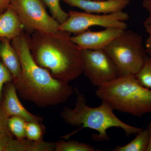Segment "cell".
<instances>
[{
	"mask_svg": "<svg viewBox=\"0 0 151 151\" xmlns=\"http://www.w3.org/2000/svg\"><path fill=\"white\" fill-rule=\"evenodd\" d=\"M49 9L51 16L58 22L60 24H62L69 17L68 12H65L61 7L60 4V0H42Z\"/></svg>",
	"mask_w": 151,
	"mask_h": 151,
	"instance_id": "cell-18",
	"label": "cell"
},
{
	"mask_svg": "<svg viewBox=\"0 0 151 151\" xmlns=\"http://www.w3.org/2000/svg\"><path fill=\"white\" fill-rule=\"evenodd\" d=\"M11 7L18 16L24 29L54 32L60 24L50 15L41 0H12Z\"/></svg>",
	"mask_w": 151,
	"mask_h": 151,
	"instance_id": "cell-7",
	"label": "cell"
},
{
	"mask_svg": "<svg viewBox=\"0 0 151 151\" xmlns=\"http://www.w3.org/2000/svg\"><path fill=\"white\" fill-rule=\"evenodd\" d=\"M95 94L113 111L137 117L151 113V89L142 86L135 76L118 77L97 87Z\"/></svg>",
	"mask_w": 151,
	"mask_h": 151,
	"instance_id": "cell-4",
	"label": "cell"
},
{
	"mask_svg": "<svg viewBox=\"0 0 151 151\" xmlns=\"http://www.w3.org/2000/svg\"><path fill=\"white\" fill-rule=\"evenodd\" d=\"M142 7L148 12L149 16L144 22V26H151V0H143Z\"/></svg>",
	"mask_w": 151,
	"mask_h": 151,
	"instance_id": "cell-22",
	"label": "cell"
},
{
	"mask_svg": "<svg viewBox=\"0 0 151 151\" xmlns=\"http://www.w3.org/2000/svg\"><path fill=\"white\" fill-rule=\"evenodd\" d=\"M150 134L148 129H143L137 134L136 137L127 145L117 146L113 151H147L150 142Z\"/></svg>",
	"mask_w": 151,
	"mask_h": 151,
	"instance_id": "cell-14",
	"label": "cell"
},
{
	"mask_svg": "<svg viewBox=\"0 0 151 151\" xmlns=\"http://www.w3.org/2000/svg\"><path fill=\"white\" fill-rule=\"evenodd\" d=\"M146 32L148 34V37L146 41L145 48L147 53L151 51V26H144Z\"/></svg>",
	"mask_w": 151,
	"mask_h": 151,
	"instance_id": "cell-24",
	"label": "cell"
},
{
	"mask_svg": "<svg viewBox=\"0 0 151 151\" xmlns=\"http://www.w3.org/2000/svg\"><path fill=\"white\" fill-rule=\"evenodd\" d=\"M135 76L142 86L151 89V56H147L141 69Z\"/></svg>",
	"mask_w": 151,
	"mask_h": 151,
	"instance_id": "cell-17",
	"label": "cell"
},
{
	"mask_svg": "<svg viewBox=\"0 0 151 151\" xmlns=\"http://www.w3.org/2000/svg\"><path fill=\"white\" fill-rule=\"evenodd\" d=\"M124 30L113 27L106 28L98 31L88 29L71 36L70 40L81 50L104 49L120 35Z\"/></svg>",
	"mask_w": 151,
	"mask_h": 151,
	"instance_id": "cell-9",
	"label": "cell"
},
{
	"mask_svg": "<svg viewBox=\"0 0 151 151\" xmlns=\"http://www.w3.org/2000/svg\"><path fill=\"white\" fill-rule=\"evenodd\" d=\"M82 50L83 73L98 87L119 77L115 63L104 49Z\"/></svg>",
	"mask_w": 151,
	"mask_h": 151,
	"instance_id": "cell-8",
	"label": "cell"
},
{
	"mask_svg": "<svg viewBox=\"0 0 151 151\" xmlns=\"http://www.w3.org/2000/svg\"><path fill=\"white\" fill-rule=\"evenodd\" d=\"M97 1H105V0H97Z\"/></svg>",
	"mask_w": 151,
	"mask_h": 151,
	"instance_id": "cell-28",
	"label": "cell"
},
{
	"mask_svg": "<svg viewBox=\"0 0 151 151\" xmlns=\"http://www.w3.org/2000/svg\"><path fill=\"white\" fill-rule=\"evenodd\" d=\"M45 129L40 122H27L26 136L27 139L38 141L42 139Z\"/></svg>",
	"mask_w": 151,
	"mask_h": 151,
	"instance_id": "cell-19",
	"label": "cell"
},
{
	"mask_svg": "<svg viewBox=\"0 0 151 151\" xmlns=\"http://www.w3.org/2000/svg\"><path fill=\"white\" fill-rule=\"evenodd\" d=\"M12 134L4 133L0 134V151H6L9 141Z\"/></svg>",
	"mask_w": 151,
	"mask_h": 151,
	"instance_id": "cell-23",
	"label": "cell"
},
{
	"mask_svg": "<svg viewBox=\"0 0 151 151\" xmlns=\"http://www.w3.org/2000/svg\"><path fill=\"white\" fill-rule=\"evenodd\" d=\"M147 129H148L149 132H150V142H149L148 146L147 148V151H151V121L149 124Z\"/></svg>",
	"mask_w": 151,
	"mask_h": 151,
	"instance_id": "cell-26",
	"label": "cell"
},
{
	"mask_svg": "<svg viewBox=\"0 0 151 151\" xmlns=\"http://www.w3.org/2000/svg\"><path fill=\"white\" fill-rule=\"evenodd\" d=\"M55 151H98L93 146L75 140L65 141L60 140L55 143Z\"/></svg>",
	"mask_w": 151,
	"mask_h": 151,
	"instance_id": "cell-15",
	"label": "cell"
},
{
	"mask_svg": "<svg viewBox=\"0 0 151 151\" xmlns=\"http://www.w3.org/2000/svg\"><path fill=\"white\" fill-rule=\"evenodd\" d=\"M13 80L12 75L0 58V105L2 101V92L4 85Z\"/></svg>",
	"mask_w": 151,
	"mask_h": 151,
	"instance_id": "cell-20",
	"label": "cell"
},
{
	"mask_svg": "<svg viewBox=\"0 0 151 151\" xmlns=\"http://www.w3.org/2000/svg\"><path fill=\"white\" fill-rule=\"evenodd\" d=\"M70 6L78 8L86 12L108 14L122 11L129 5L130 0H62Z\"/></svg>",
	"mask_w": 151,
	"mask_h": 151,
	"instance_id": "cell-10",
	"label": "cell"
},
{
	"mask_svg": "<svg viewBox=\"0 0 151 151\" xmlns=\"http://www.w3.org/2000/svg\"><path fill=\"white\" fill-rule=\"evenodd\" d=\"M27 122L18 116H11L9 117L8 126L10 132L17 139H22L26 137V126Z\"/></svg>",
	"mask_w": 151,
	"mask_h": 151,
	"instance_id": "cell-16",
	"label": "cell"
},
{
	"mask_svg": "<svg viewBox=\"0 0 151 151\" xmlns=\"http://www.w3.org/2000/svg\"><path fill=\"white\" fill-rule=\"evenodd\" d=\"M12 0H0V15L10 5Z\"/></svg>",
	"mask_w": 151,
	"mask_h": 151,
	"instance_id": "cell-25",
	"label": "cell"
},
{
	"mask_svg": "<svg viewBox=\"0 0 151 151\" xmlns=\"http://www.w3.org/2000/svg\"><path fill=\"white\" fill-rule=\"evenodd\" d=\"M104 50L115 63L119 77L136 75L148 55L142 37L127 29Z\"/></svg>",
	"mask_w": 151,
	"mask_h": 151,
	"instance_id": "cell-5",
	"label": "cell"
},
{
	"mask_svg": "<svg viewBox=\"0 0 151 151\" xmlns=\"http://www.w3.org/2000/svg\"><path fill=\"white\" fill-rule=\"evenodd\" d=\"M16 88L13 81L6 84L4 99L1 106L9 117L18 116L26 122H41L43 119L27 111L22 105L17 94Z\"/></svg>",
	"mask_w": 151,
	"mask_h": 151,
	"instance_id": "cell-11",
	"label": "cell"
},
{
	"mask_svg": "<svg viewBox=\"0 0 151 151\" xmlns=\"http://www.w3.org/2000/svg\"><path fill=\"white\" fill-rule=\"evenodd\" d=\"M29 35L24 32L12 40L20 60L22 73L13 82L23 100L40 108L65 103L74 93V88L67 81L53 77L40 67L33 58L29 45Z\"/></svg>",
	"mask_w": 151,
	"mask_h": 151,
	"instance_id": "cell-1",
	"label": "cell"
},
{
	"mask_svg": "<svg viewBox=\"0 0 151 151\" xmlns=\"http://www.w3.org/2000/svg\"><path fill=\"white\" fill-rule=\"evenodd\" d=\"M9 118L2 106L0 105V134L5 133L12 134L8 126Z\"/></svg>",
	"mask_w": 151,
	"mask_h": 151,
	"instance_id": "cell-21",
	"label": "cell"
},
{
	"mask_svg": "<svg viewBox=\"0 0 151 151\" xmlns=\"http://www.w3.org/2000/svg\"><path fill=\"white\" fill-rule=\"evenodd\" d=\"M147 54H148L149 55L151 56V51L150 52H148Z\"/></svg>",
	"mask_w": 151,
	"mask_h": 151,
	"instance_id": "cell-27",
	"label": "cell"
},
{
	"mask_svg": "<svg viewBox=\"0 0 151 151\" xmlns=\"http://www.w3.org/2000/svg\"><path fill=\"white\" fill-rule=\"evenodd\" d=\"M24 29L18 16L10 6L0 15V38L12 40Z\"/></svg>",
	"mask_w": 151,
	"mask_h": 151,
	"instance_id": "cell-12",
	"label": "cell"
},
{
	"mask_svg": "<svg viewBox=\"0 0 151 151\" xmlns=\"http://www.w3.org/2000/svg\"><path fill=\"white\" fill-rule=\"evenodd\" d=\"M76 95L75 107L71 108L65 107L60 113V116L65 123L72 127L80 128L74 133L63 137H69L84 128L95 130L97 134L92 135L93 140L96 142H108L110 140L107 130L112 127L121 128L126 136L137 134L143 129L142 128L133 127L122 122L115 115L113 110L105 102L102 101L97 107H89L86 104V99L80 92L77 87L74 88Z\"/></svg>",
	"mask_w": 151,
	"mask_h": 151,
	"instance_id": "cell-3",
	"label": "cell"
},
{
	"mask_svg": "<svg viewBox=\"0 0 151 151\" xmlns=\"http://www.w3.org/2000/svg\"><path fill=\"white\" fill-rule=\"evenodd\" d=\"M0 58L12 73L13 80L20 76L22 73L20 60L9 40L0 38Z\"/></svg>",
	"mask_w": 151,
	"mask_h": 151,
	"instance_id": "cell-13",
	"label": "cell"
},
{
	"mask_svg": "<svg viewBox=\"0 0 151 151\" xmlns=\"http://www.w3.org/2000/svg\"><path fill=\"white\" fill-rule=\"evenodd\" d=\"M32 33L29 45L33 58L53 77L69 82L83 73L82 50L70 40L71 33L60 30Z\"/></svg>",
	"mask_w": 151,
	"mask_h": 151,
	"instance_id": "cell-2",
	"label": "cell"
},
{
	"mask_svg": "<svg viewBox=\"0 0 151 151\" xmlns=\"http://www.w3.org/2000/svg\"><path fill=\"white\" fill-rule=\"evenodd\" d=\"M66 21L60 24L58 30L77 35L93 26L113 27L127 29L125 22L129 16L122 11L108 14L89 13L86 12L70 10Z\"/></svg>",
	"mask_w": 151,
	"mask_h": 151,
	"instance_id": "cell-6",
	"label": "cell"
}]
</instances>
